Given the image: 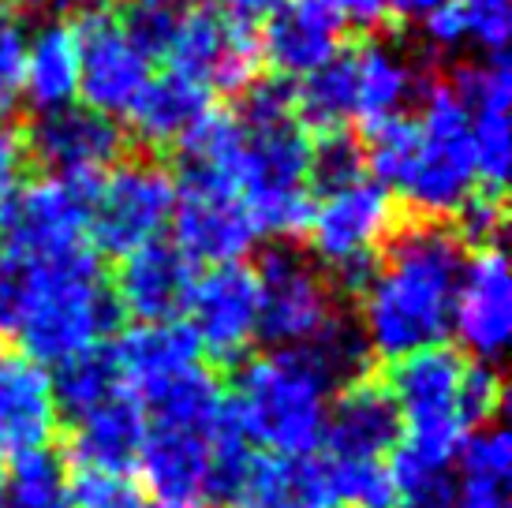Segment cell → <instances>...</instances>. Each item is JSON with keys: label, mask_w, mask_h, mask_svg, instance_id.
<instances>
[{"label": "cell", "mask_w": 512, "mask_h": 508, "mask_svg": "<svg viewBox=\"0 0 512 508\" xmlns=\"http://www.w3.org/2000/svg\"><path fill=\"white\" fill-rule=\"evenodd\" d=\"M367 344L341 318L307 348H273L236 370L228 419L266 456H311L337 389L367 374Z\"/></svg>", "instance_id": "obj_1"}, {"label": "cell", "mask_w": 512, "mask_h": 508, "mask_svg": "<svg viewBox=\"0 0 512 508\" xmlns=\"http://www.w3.org/2000/svg\"><path fill=\"white\" fill-rule=\"evenodd\" d=\"M468 266V247L441 221H408L378 254V266L359 292V337L370 355L404 359L438 348L453 333L456 288Z\"/></svg>", "instance_id": "obj_2"}, {"label": "cell", "mask_w": 512, "mask_h": 508, "mask_svg": "<svg viewBox=\"0 0 512 508\" xmlns=\"http://www.w3.org/2000/svg\"><path fill=\"white\" fill-rule=\"evenodd\" d=\"M0 273V333L19 340V352L42 367H60L72 355L105 344L120 322L113 288L94 251Z\"/></svg>", "instance_id": "obj_3"}, {"label": "cell", "mask_w": 512, "mask_h": 508, "mask_svg": "<svg viewBox=\"0 0 512 508\" xmlns=\"http://www.w3.org/2000/svg\"><path fill=\"white\" fill-rule=\"evenodd\" d=\"M236 120L243 127L236 191L255 217L258 236H307L314 213L311 135L292 113V90L277 83L251 86Z\"/></svg>", "instance_id": "obj_4"}, {"label": "cell", "mask_w": 512, "mask_h": 508, "mask_svg": "<svg viewBox=\"0 0 512 508\" xmlns=\"http://www.w3.org/2000/svg\"><path fill=\"white\" fill-rule=\"evenodd\" d=\"M471 191H479V180L468 113L445 83H427L419 90L412 157L389 195L408 206L415 221H441L456 217Z\"/></svg>", "instance_id": "obj_5"}, {"label": "cell", "mask_w": 512, "mask_h": 508, "mask_svg": "<svg viewBox=\"0 0 512 508\" xmlns=\"http://www.w3.org/2000/svg\"><path fill=\"white\" fill-rule=\"evenodd\" d=\"M397 228V198L374 184L370 176H363L356 184H344L314 198L307 240L329 284L337 281L344 292L359 296L378 266V254L385 251V243L393 240Z\"/></svg>", "instance_id": "obj_6"}, {"label": "cell", "mask_w": 512, "mask_h": 508, "mask_svg": "<svg viewBox=\"0 0 512 508\" xmlns=\"http://www.w3.org/2000/svg\"><path fill=\"white\" fill-rule=\"evenodd\" d=\"M176 180L150 157L116 161L90 195L86 240L113 258H128L146 243H157L172 221Z\"/></svg>", "instance_id": "obj_7"}, {"label": "cell", "mask_w": 512, "mask_h": 508, "mask_svg": "<svg viewBox=\"0 0 512 508\" xmlns=\"http://www.w3.org/2000/svg\"><path fill=\"white\" fill-rule=\"evenodd\" d=\"M258 277V337L273 348H307L337 322V292L311 258L292 247L262 254Z\"/></svg>", "instance_id": "obj_8"}, {"label": "cell", "mask_w": 512, "mask_h": 508, "mask_svg": "<svg viewBox=\"0 0 512 508\" xmlns=\"http://www.w3.org/2000/svg\"><path fill=\"white\" fill-rule=\"evenodd\" d=\"M165 60H172V75L199 86L202 94H247L262 68L251 23L214 4L187 8Z\"/></svg>", "instance_id": "obj_9"}, {"label": "cell", "mask_w": 512, "mask_h": 508, "mask_svg": "<svg viewBox=\"0 0 512 508\" xmlns=\"http://www.w3.org/2000/svg\"><path fill=\"white\" fill-rule=\"evenodd\" d=\"M98 184L38 180L15 202L8 225L0 228V269H23L57 262L68 254L94 251L86 240V210Z\"/></svg>", "instance_id": "obj_10"}, {"label": "cell", "mask_w": 512, "mask_h": 508, "mask_svg": "<svg viewBox=\"0 0 512 508\" xmlns=\"http://www.w3.org/2000/svg\"><path fill=\"white\" fill-rule=\"evenodd\" d=\"M172 232L176 247L195 266H232L243 262L262 240L255 217L236 195V187L214 184V180H187L176 184V206H172Z\"/></svg>", "instance_id": "obj_11"}, {"label": "cell", "mask_w": 512, "mask_h": 508, "mask_svg": "<svg viewBox=\"0 0 512 508\" xmlns=\"http://www.w3.org/2000/svg\"><path fill=\"white\" fill-rule=\"evenodd\" d=\"M23 142L30 161H38L49 180L64 184H98L116 161H124V131L86 105L42 113Z\"/></svg>", "instance_id": "obj_12"}, {"label": "cell", "mask_w": 512, "mask_h": 508, "mask_svg": "<svg viewBox=\"0 0 512 508\" xmlns=\"http://www.w3.org/2000/svg\"><path fill=\"white\" fill-rule=\"evenodd\" d=\"M72 27L79 45V98L86 109L109 120L128 116L150 83V60L124 38L113 12L105 8H86Z\"/></svg>", "instance_id": "obj_13"}, {"label": "cell", "mask_w": 512, "mask_h": 508, "mask_svg": "<svg viewBox=\"0 0 512 508\" xmlns=\"http://www.w3.org/2000/svg\"><path fill=\"white\" fill-rule=\"evenodd\" d=\"M187 329L202 355L236 363L258 337V277L247 262L206 269L187 299Z\"/></svg>", "instance_id": "obj_14"}, {"label": "cell", "mask_w": 512, "mask_h": 508, "mask_svg": "<svg viewBox=\"0 0 512 508\" xmlns=\"http://www.w3.org/2000/svg\"><path fill=\"white\" fill-rule=\"evenodd\" d=\"M221 426H169L146 423V438L139 449V479L146 486V497L161 508H191L206 505L210 486V460L214 445L221 438Z\"/></svg>", "instance_id": "obj_15"}, {"label": "cell", "mask_w": 512, "mask_h": 508, "mask_svg": "<svg viewBox=\"0 0 512 508\" xmlns=\"http://www.w3.org/2000/svg\"><path fill=\"white\" fill-rule=\"evenodd\" d=\"M453 333L460 348L475 359L494 367L512 337V281L509 258L501 247L475 251L464 266L460 288L453 303Z\"/></svg>", "instance_id": "obj_16"}, {"label": "cell", "mask_w": 512, "mask_h": 508, "mask_svg": "<svg viewBox=\"0 0 512 508\" xmlns=\"http://www.w3.org/2000/svg\"><path fill=\"white\" fill-rule=\"evenodd\" d=\"M195 281H199L195 262L176 243L157 240L120 258L116 281L109 288H113L120 318L128 314L135 318V325H157L180 322Z\"/></svg>", "instance_id": "obj_17"}, {"label": "cell", "mask_w": 512, "mask_h": 508, "mask_svg": "<svg viewBox=\"0 0 512 508\" xmlns=\"http://www.w3.org/2000/svg\"><path fill=\"white\" fill-rule=\"evenodd\" d=\"M57 423L60 411L49 370L12 344H0V456L15 460L49 449Z\"/></svg>", "instance_id": "obj_18"}, {"label": "cell", "mask_w": 512, "mask_h": 508, "mask_svg": "<svg viewBox=\"0 0 512 508\" xmlns=\"http://www.w3.org/2000/svg\"><path fill=\"white\" fill-rule=\"evenodd\" d=\"M397 441L400 423L382 381L363 374L337 389L322 430L326 460H389Z\"/></svg>", "instance_id": "obj_19"}, {"label": "cell", "mask_w": 512, "mask_h": 508, "mask_svg": "<svg viewBox=\"0 0 512 508\" xmlns=\"http://www.w3.org/2000/svg\"><path fill=\"white\" fill-rule=\"evenodd\" d=\"M344 23L322 0H285L266 15L258 53L277 75L303 79L341 53Z\"/></svg>", "instance_id": "obj_20"}, {"label": "cell", "mask_w": 512, "mask_h": 508, "mask_svg": "<svg viewBox=\"0 0 512 508\" xmlns=\"http://www.w3.org/2000/svg\"><path fill=\"white\" fill-rule=\"evenodd\" d=\"M113 355L124 374V389L135 396V404L202 363V352L187 322L131 325L128 333L116 337Z\"/></svg>", "instance_id": "obj_21"}, {"label": "cell", "mask_w": 512, "mask_h": 508, "mask_svg": "<svg viewBox=\"0 0 512 508\" xmlns=\"http://www.w3.org/2000/svg\"><path fill=\"white\" fill-rule=\"evenodd\" d=\"M146 438V415L135 404V396L124 393L94 408L90 415L75 419L68 460L79 471H101V475H124L135 467Z\"/></svg>", "instance_id": "obj_22"}, {"label": "cell", "mask_w": 512, "mask_h": 508, "mask_svg": "<svg viewBox=\"0 0 512 508\" xmlns=\"http://www.w3.org/2000/svg\"><path fill=\"white\" fill-rule=\"evenodd\" d=\"M352 83H356V124L367 131L393 116H404V105L423 90V71L393 42H363L348 49Z\"/></svg>", "instance_id": "obj_23"}, {"label": "cell", "mask_w": 512, "mask_h": 508, "mask_svg": "<svg viewBox=\"0 0 512 508\" xmlns=\"http://www.w3.org/2000/svg\"><path fill=\"white\" fill-rule=\"evenodd\" d=\"M23 98L38 116L68 109L79 98V45L68 19H49L27 38Z\"/></svg>", "instance_id": "obj_24"}, {"label": "cell", "mask_w": 512, "mask_h": 508, "mask_svg": "<svg viewBox=\"0 0 512 508\" xmlns=\"http://www.w3.org/2000/svg\"><path fill=\"white\" fill-rule=\"evenodd\" d=\"M206 113H210V94H202L199 86L169 71L143 86V94L131 105L128 124L143 146L165 150V146H180Z\"/></svg>", "instance_id": "obj_25"}, {"label": "cell", "mask_w": 512, "mask_h": 508, "mask_svg": "<svg viewBox=\"0 0 512 508\" xmlns=\"http://www.w3.org/2000/svg\"><path fill=\"white\" fill-rule=\"evenodd\" d=\"M236 508H337L322 464L311 456H255Z\"/></svg>", "instance_id": "obj_26"}, {"label": "cell", "mask_w": 512, "mask_h": 508, "mask_svg": "<svg viewBox=\"0 0 512 508\" xmlns=\"http://www.w3.org/2000/svg\"><path fill=\"white\" fill-rule=\"evenodd\" d=\"M423 34L438 53L471 45L483 57H501L512 34L509 0H453L423 19Z\"/></svg>", "instance_id": "obj_27"}, {"label": "cell", "mask_w": 512, "mask_h": 508, "mask_svg": "<svg viewBox=\"0 0 512 508\" xmlns=\"http://www.w3.org/2000/svg\"><path fill=\"white\" fill-rule=\"evenodd\" d=\"M292 113L303 131H318V135L344 131L348 120H356V83H352L348 53H337L329 64L299 79V86L292 90Z\"/></svg>", "instance_id": "obj_28"}, {"label": "cell", "mask_w": 512, "mask_h": 508, "mask_svg": "<svg viewBox=\"0 0 512 508\" xmlns=\"http://www.w3.org/2000/svg\"><path fill=\"white\" fill-rule=\"evenodd\" d=\"M49 381H53L57 411L72 415V419H83L94 408L128 393L120 363H116L113 355V344H98L90 352L72 355L68 363H60L57 374H49Z\"/></svg>", "instance_id": "obj_29"}, {"label": "cell", "mask_w": 512, "mask_h": 508, "mask_svg": "<svg viewBox=\"0 0 512 508\" xmlns=\"http://www.w3.org/2000/svg\"><path fill=\"white\" fill-rule=\"evenodd\" d=\"M0 508H72L64 456L53 449L15 456L0 482Z\"/></svg>", "instance_id": "obj_30"}, {"label": "cell", "mask_w": 512, "mask_h": 508, "mask_svg": "<svg viewBox=\"0 0 512 508\" xmlns=\"http://www.w3.org/2000/svg\"><path fill=\"white\" fill-rule=\"evenodd\" d=\"M337 508H400L389 460H318Z\"/></svg>", "instance_id": "obj_31"}, {"label": "cell", "mask_w": 512, "mask_h": 508, "mask_svg": "<svg viewBox=\"0 0 512 508\" xmlns=\"http://www.w3.org/2000/svg\"><path fill=\"white\" fill-rule=\"evenodd\" d=\"M187 0H116L113 19L150 64L169 57V45L187 15Z\"/></svg>", "instance_id": "obj_32"}, {"label": "cell", "mask_w": 512, "mask_h": 508, "mask_svg": "<svg viewBox=\"0 0 512 508\" xmlns=\"http://www.w3.org/2000/svg\"><path fill=\"white\" fill-rule=\"evenodd\" d=\"M460 467V490H509L512 479V441L505 426L490 423L483 430H471L468 441L456 452Z\"/></svg>", "instance_id": "obj_33"}, {"label": "cell", "mask_w": 512, "mask_h": 508, "mask_svg": "<svg viewBox=\"0 0 512 508\" xmlns=\"http://www.w3.org/2000/svg\"><path fill=\"white\" fill-rule=\"evenodd\" d=\"M471 154H475V180L483 191L501 195L509 180L512 139H509V113H471Z\"/></svg>", "instance_id": "obj_34"}, {"label": "cell", "mask_w": 512, "mask_h": 508, "mask_svg": "<svg viewBox=\"0 0 512 508\" xmlns=\"http://www.w3.org/2000/svg\"><path fill=\"white\" fill-rule=\"evenodd\" d=\"M23 60H27L23 15L8 0H0V124L23 98Z\"/></svg>", "instance_id": "obj_35"}, {"label": "cell", "mask_w": 512, "mask_h": 508, "mask_svg": "<svg viewBox=\"0 0 512 508\" xmlns=\"http://www.w3.org/2000/svg\"><path fill=\"white\" fill-rule=\"evenodd\" d=\"M456 240L475 251L501 247L505 236V198L490 191H471V198L456 210Z\"/></svg>", "instance_id": "obj_36"}, {"label": "cell", "mask_w": 512, "mask_h": 508, "mask_svg": "<svg viewBox=\"0 0 512 508\" xmlns=\"http://www.w3.org/2000/svg\"><path fill=\"white\" fill-rule=\"evenodd\" d=\"M27 165L30 154L23 135L15 127L0 124V228L8 225L15 202H19L23 187H27Z\"/></svg>", "instance_id": "obj_37"}, {"label": "cell", "mask_w": 512, "mask_h": 508, "mask_svg": "<svg viewBox=\"0 0 512 508\" xmlns=\"http://www.w3.org/2000/svg\"><path fill=\"white\" fill-rule=\"evenodd\" d=\"M329 12L337 15L344 23V30L348 27H359V30H374L382 27L385 19H389V0H322Z\"/></svg>", "instance_id": "obj_38"}, {"label": "cell", "mask_w": 512, "mask_h": 508, "mask_svg": "<svg viewBox=\"0 0 512 508\" xmlns=\"http://www.w3.org/2000/svg\"><path fill=\"white\" fill-rule=\"evenodd\" d=\"M214 8L236 15V19H251V15H270L273 8H281L285 0H210Z\"/></svg>", "instance_id": "obj_39"}, {"label": "cell", "mask_w": 512, "mask_h": 508, "mask_svg": "<svg viewBox=\"0 0 512 508\" xmlns=\"http://www.w3.org/2000/svg\"><path fill=\"white\" fill-rule=\"evenodd\" d=\"M445 4H453V0H389V12L404 15V19H427Z\"/></svg>", "instance_id": "obj_40"}, {"label": "cell", "mask_w": 512, "mask_h": 508, "mask_svg": "<svg viewBox=\"0 0 512 508\" xmlns=\"http://www.w3.org/2000/svg\"><path fill=\"white\" fill-rule=\"evenodd\" d=\"M456 508H509L501 490H460L456 494Z\"/></svg>", "instance_id": "obj_41"}, {"label": "cell", "mask_w": 512, "mask_h": 508, "mask_svg": "<svg viewBox=\"0 0 512 508\" xmlns=\"http://www.w3.org/2000/svg\"><path fill=\"white\" fill-rule=\"evenodd\" d=\"M98 508H161V505H154L150 497L139 494V490H135V486H131V482H128L124 490H116V494L109 497L105 505H98Z\"/></svg>", "instance_id": "obj_42"}, {"label": "cell", "mask_w": 512, "mask_h": 508, "mask_svg": "<svg viewBox=\"0 0 512 508\" xmlns=\"http://www.w3.org/2000/svg\"><path fill=\"white\" fill-rule=\"evenodd\" d=\"M0 296H4V273H0Z\"/></svg>", "instance_id": "obj_43"}, {"label": "cell", "mask_w": 512, "mask_h": 508, "mask_svg": "<svg viewBox=\"0 0 512 508\" xmlns=\"http://www.w3.org/2000/svg\"><path fill=\"white\" fill-rule=\"evenodd\" d=\"M0 482H4V464H0Z\"/></svg>", "instance_id": "obj_44"}, {"label": "cell", "mask_w": 512, "mask_h": 508, "mask_svg": "<svg viewBox=\"0 0 512 508\" xmlns=\"http://www.w3.org/2000/svg\"><path fill=\"white\" fill-rule=\"evenodd\" d=\"M191 508H206V505H191Z\"/></svg>", "instance_id": "obj_45"}]
</instances>
